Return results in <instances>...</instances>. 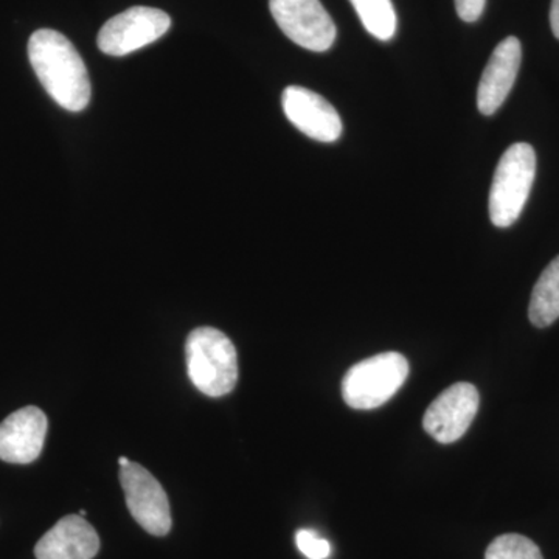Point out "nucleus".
I'll use <instances>...</instances> for the list:
<instances>
[{
  "label": "nucleus",
  "mask_w": 559,
  "mask_h": 559,
  "mask_svg": "<svg viewBox=\"0 0 559 559\" xmlns=\"http://www.w3.org/2000/svg\"><path fill=\"white\" fill-rule=\"evenodd\" d=\"M28 58L44 90L61 108L70 112L87 108L91 81L86 64L64 35L49 28L33 33Z\"/></svg>",
  "instance_id": "nucleus-1"
},
{
  "label": "nucleus",
  "mask_w": 559,
  "mask_h": 559,
  "mask_svg": "<svg viewBox=\"0 0 559 559\" xmlns=\"http://www.w3.org/2000/svg\"><path fill=\"white\" fill-rule=\"evenodd\" d=\"M187 370L194 388L212 399L227 395L238 382V355L223 331L201 326L186 342Z\"/></svg>",
  "instance_id": "nucleus-2"
},
{
  "label": "nucleus",
  "mask_w": 559,
  "mask_h": 559,
  "mask_svg": "<svg viewBox=\"0 0 559 559\" xmlns=\"http://www.w3.org/2000/svg\"><path fill=\"white\" fill-rule=\"evenodd\" d=\"M536 178V153L528 143H514L500 157L489 190V218L506 229L520 218Z\"/></svg>",
  "instance_id": "nucleus-3"
},
{
  "label": "nucleus",
  "mask_w": 559,
  "mask_h": 559,
  "mask_svg": "<svg viewBox=\"0 0 559 559\" xmlns=\"http://www.w3.org/2000/svg\"><path fill=\"white\" fill-rule=\"evenodd\" d=\"M409 377V362L401 353L388 352L360 360L342 381V396L356 411H371L388 403Z\"/></svg>",
  "instance_id": "nucleus-4"
},
{
  "label": "nucleus",
  "mask_w": 559,
  "mask_h": 559,
  "mask_svg": "<svg viewBox=\"0 0 559 559\" xmlns=\"http://www.w3.org/2000/svg\"><path fill=\"white\" fill-rule=\"evenodd\" d=\"M120 484L127 506L135 522L153 536H165L171 530V511L167 492L148 469L127 457L119 460Z\"/></svg>",
  "instance_id": "nucleus-5"
},
{
  "label": "nucleus",
  "mask_w": 559,
  "mask_h": 559,
  "mask_svg": "<svg viewBox=\"0 0 559 559\" xmlns=\"http://www.w3.org/2000/svg\"><path fill=\"white\" fill-rule=\"evenodd\" d=\"M171 27L165 11L150 7H132L103 25L98 47L110 57H124L160 39Z\"/></svg>",
  "instance_id": "nucleus-6"
},
{
  "label": "nucleus",
  "mask_w": 559,
  "mask_h": 559,
  "mask_svg": "<svg viewBox=\"0 0 559 559\" xmlns=\"http://www.w3.org/2000/svg\"><path fill=\"white\" fill-rule=\"evenodd\" d=\"M272 16L293 43L311 51H326L337 31L319 0H270Z\"/></svg>",
  "instance_id": "nucleus-7"
},
{
  "label": "nucleus",
  "mask_w": 559,
  "mask_h": 559,
  "mask_svg": "<svg viewBox=\"0 0 559 559\" xmlns=\"http://www.w3.org/2000/svg\"><path fill=\"white\" fill-rule=\"evenodd\" d=\"M480 396L469 382H457L440 393L426 411L423 426L439 443L462 439L479 411Z\"/></svg>",
  "instance_id": "nucleus-8"
},
{
  "label": "nucleus",
  "mask_w": 559,
  "mask_h": 559,
  "mask_svg": "<svg viewBox=\"0 0 559 559\" xmlns=\"http://www.w3.org/2000/svg\"><path fill=\"white\" fill-rule=\"evenodd\" d=\"M283 110L290 123L310 139L333 143L342 135V120L325 98L301 86L283 92Z\"/></svg>",
  "instance_id": "nucleus-9"
},
{
  "label": "nucleus",
  "mask_w": 559,
  "mask_h": 559,
  "mask_svg": "<svg viewBox=\"0 0 559 559\" xmlns=\"http://www.w3.org/2000/svg\"><path fill=\"white\" fill-rule=\"evenodd\" d=\"M47 429L49 421L39 407L14 412L0 423V460L16 465L35 462L43 452Z\"/></svg>",
  "instance_id": "nucleus-10"
},
{
  "label": "nucleus",
  "mask_w": 559,
  "mask_h": 559,
  "mask_svg": "<svg viewBox=\"0 0 559 559\" xmlns=\"http://www.w3.org/2000/svg\"><path fill=\"white\" fill-rule=\"evenodd\" d=\"M521 61L522 46L514 36L503 39L492 51L477 90V108L484 116H492L507 100L520 72Z\"/></svg>",
  "instance_id": "nucleus-11"
},
{
  "label": "nucleus",
  "mask_w": 559,
  "mask_h": 559,
  "mask_svg": "<svg viewBox=\"0 0 559 559\" xmlns=\"http://www.w3.org/2000/svg\"><path fill=\"white\" fill-rule=\"evenodd\" d=\"M100 550V538L80 514L58 521L35 547L38 559H92Z\"/></svg>",
  "instance_id": "nucleus-12"
},
{
  "label": "nucleus",
  "mask_w": 559,
  "mask_h": 559,
  "mask_svg": "<svg viewBox=\"0 0 559 559\" xmlns=\"http://www.w3.org/2000/svg\"><path fill=\"white\" fill-rule=\"evenodd\" d=\"M528 318L538 329H546L559 319V257L551 261L536 282Z\"/></svg>",
  "instance_id": "nucleus-13"
},
{
  "label": "nucleus",
  "mask_w": 559,
  "mask_h": 559,
  "mask_svg": "<svg viewBox=\"0 0 559 559\" xmlns=\"http://www.w3.org/2000/svg\"><path fill=\"white\" fill-rule=\"evenodd\" d=\"M371 36L390 40L396 33V13L392 0H349Z\"/></svg>",
  "instance_id": "nucleus-14"
},
{
  "label": "nucleus",
  "mask_w": 559,
  "mask_h": 559,
  "mask_svg": "<svg viewBox=\"0 0 559 559\" xmlns=\"http://www.w3.org/2000/svg\"><path fill=\"white\" fill-rule=\"evenodd\" d=\"M485 559H544L539 547L522 535H502L489 544Z\"/></svg>",
  "instance_id": "nucleus-15"
},
{
  "label": "nucleus",
  "mask_w": 559,
  "mask_h": 559,
  "mask_svg": "<svg viewBox=\"0 0 559 559\" xmlns=\"http://www.w3.org/2000/svg\"><path fill=\"white\" fill-rule=\"evenodd\" d=\"M297 547L305 557L310 559H325L330 557V543L319 538L311 530H300L296 536Z\"/></svg>",
  "instance_id": "nucleus-16"
},
{
  "label": "nucleus",
  "mask_w": 559,
  "mask_h": 559,
  "mask_svg": "<svg viewBox=\"0 0 559 559\" xmlns=\"http://www.w3.org/2000/svg\"><path fill=\"white\" fill-rule=\"evenodd\" d=\"M460 20L476 22L484 14L487 0H454Z\"/></svg>",
  "instance_id": "nucleus-17"
},
{
  "label": "nucleus",
  "mask_w": 559,
  "mask_h": 559,
  "mask_svg": "<svg viewBox=\"0 0 559 559\" xmlns=\"http://www.w3.org/2000/svg\"><path fill=\"white\" fill-rule=\"evenodd\" d=\"M550 25L551 32H554V35L559 39V0H551Z\"/></svg>",
  "instance_id": "nucleus-18"
}]
</instances>
